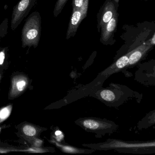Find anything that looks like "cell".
I'll use <instances>...</instances> for the list:
<instances>
[{
  "mask_svg": "<svg viewBox=\"0 0 155 155\" xmlns=\"http://www.w3.org/2000/svg\"><path fill=\"white\" fill-rule=\"evenodd\" d=\"M135 80L145 86H155V62L139 65L136 72Z\"/></svg>",
  "mask_w": 155,
  "mask_h": 155,
  "instance_id": "cell-7",
  "label": "cell"
},
{
  "mask_svg": "<svg viewBox=\"0 0 155 155\" xmlns=\"http://www.w3.org/2000/svg\"><path fill=\"white\" fill-rule=\"evenodd\" d=\"M101 100L107 102L113 106H118L132 98H135L140 103L143 99V94L137 93L125 86L114 84L108 88L103 89L97 94Z\"/></svg>",
  "mask_w": 155,
  "mask_h": 155,
  "instance_id": "cell-2",
  "label": "cell"
},
{
  "mask_svg": "<svg viewBox=\"0 0 155 155\" xmlns=\"http://www.w3.org/2000/svg\"><path fill=\"white\" fill-rule=\"evenodd\" d=\"M131 52L127 53L126 54L119 57L114 64L110 66L108 69V73L111 74L120 71L124 72L129 62V56Z\"/></svg>",
  "mask_w": 155,
  "mask_h": 155,
  "instance_id": "cell-12",
  "label": "cell"
},
{
  "mask_svg": "<svg viewBox=\"0 0 155 155\" xmlns=\"http://www.w3.org/2000/svg\"><path fill=\"white\" fill-rule=\"evenodd\" d=\"M7 51L8 47L0 48V65H2L4 62Z\"/></svg>",
  "mask_w": 155,
  "mask_h": 155,
  "instance_id": "cell-20",
  "label": "cell"
},
{
  "mask_svg": "<svg viewBox=\"0 0 155 155\" xmlns=\"http://www.w3.org/2000/svg\"><path fill=\"white\" fill-rule=\"evenodd\" d=\"M8 20L5 18L0 25V38H3L6 35L8 27Z\"/></svg>",
  "mask_w": 155,
  "mask_h": 155,
  "instance_id": "cell-19",
  "label": "cell"
},
{
  "mask_svg": "<svg viewBox=\"0 0 155 155\" xmlns=\"http://www.w3.org/2000/svg\"><path fill=\"white\" fill-rule=\"evenodd\" d=\"M12 106H8L0 110V123L6 120L10 116L12 112Z\"/></svg>",
  "mask_w": 155,
  "mask_h": 155,
  "instance_id": "cell-17",
  "label": "cell"
},
{
  "mask_svg": "<svg viewBox=\"0 0 155 155\" xmlns=\"http://www.w3.org/2000/svg\"><path fill=\"white\" fill-rule=\"evenodd\" d=\"M0 132H1V128H0Z\"/></svg>",
  "mask_w": 155,
  "mask_h": 155,
  "instance_id": "cell-24",
  "label": "cell"
},
{
  "mask_svg": "<svg viewBox=\"0 0 155 155\" xmlns=\"http://www.w3.org/2000/svg\"><path fill=\"white\" fill-rule=\"evenodd\" d=\"M117 2L114 0H106L98 11L97 18V31L100 32L101 28L109 22L117 13V7L116 6Z\"/></svg>",
  "mask_w": 155,
  "mask_h": 155,
  "instance_id": "cell-8",
  "label": "cell"
},
{
  "mask_svg": "<svg viewBox=\"0 0 155 155\" xmlns=\"http://www.w3.org/2000/svg\"><path fill=\"white\" fill-rule=\"evenodd\" d=\"M51 143L60 149L63 153H66L71 154H83V153H91L94 152V149L93 150H88V149H81V148H77L71 146L67 145L62 144L61 143L56 142L55 140L52 139L50 141Z\"/></svg>",
  "mask_w": 155,
  "mask_h": 155,
  "instance_id": "cell-11",
  "label": "cell"
},
{
  "mask_svg": "<svg viewBox=\"0 0 155 155\" xmlns=\"http://www.w3.org/2000/svg\"><path fill=\"white\" fill-rule=\"evenodd\" d=\"M88 3L89 0H85L80 8L73 10L66 33V39L74 37L76 34L79 25L87 15Z\"/></svg>",
  "mask_w": 155,
  "mask_h": 155,
  "instance_id": "cell-6",
  "label": "cell"
},
{
  "mask_svg": "<svg viewBox=\"0 0 155 155\" xmlns=\"http://www.w3.org/2000/svg\"><path fill=\"white\" fill-rule=\"evenodd\" d=\"M85 0H73L72 4L73 10V9H78L83 5Z\"/></svg>",
  "mask_w": 155,
  "mask_h": 155,
  "instance_id": "cell-21",
  "label": "cell"
},
{
  "mask_svg": "<svg viewBox=\"0 0 155 155\" xmlns=\"http://www.w3.org/2000/svg\"><path fill=\"white\" fill-rule=\"evenodd\" d=\"M41 32V17L39 12L32 13L27 18L21 31L22 47L38 46Z\"/></svg>",
  "mask_w": 155,
  "mask_h": 155,
  "instance_id": "cell-3",
  "label": "cell"
},
{
  "mask_svg": "<svg viewBox=\"0 0 155 155\" xmlns=\"http://www.w3.org/2000/svg\"><path fill=\"white\" fill-rule=\"evenodd\" d=\"M75 123L87 132L99 135L113 133L118 127L114 122L94 117L79 118Z\"/></svg>",
  "mask_w": 155,
  "mask_h": 155,
  "instance_id": "cell-4",
  "label": "cell"
},
{
  "mask_svg": "<svg viewBox=\"0 0 155 155\" xmlns=\"http://www.w3.org/2000/svg\"><path fill=\"white\" fill-rule=\"evenodd\" d=\"M90 147L94 150L114 149L119 153H155V140L128 141L109 139L105 143L91 144Z\"/></svg>",
  "mask_w": 155,
  "mask_h": 155,
  "instance_id": "cell-1",
  "label": "cell"
},
{
  "mask_svg": "<svg viewBox=\"0 0 155 155\" xmlns=\"http://www.w3.org/2000/svg\"><path fill=\"white\" fill-rule=\"evenodd\" d=\"M37 0H21L14 6L11 20V29L14 31L28 15Z\"/></svg>",
  "mask_w": 155,
  "mask_h": 155,
  "instance_id": "cell-5",
  "label": "cell"
},
{
  "mask_svg": "<svg viewBox=\"0 0 155 155\" xmlns=\"http://www.w3.org/2000/svg\"><path fill=\"white\" fill-rule=\"evenodd\" d=\"M0 78H1V76H0Z\"/></svg>",
  "mask_w": 155,
  "mask_h": 155,
  "instance_id": "cell-25",
  "label": "cell"
},
{
  "mask_svg": "<svg viewBox=\"0 0 155 155\" xmlns=\"http://www.w3.org/2000/svg\"><path fill=\"white\" fill-rule=\"evenodd\" d=\"M155 125V109L147 113L137 123V129L138 130L146 129Z\"/></svg>",
  "mask_w": 155,
  "mask_h": 155,
  "instance_id": "cell-13",
  "label": "cell"
},
{
  "mask_svg": "<svg viewBox=\"0 0 155 155\" xmlns=\"http://www.w3.org/2000/svg\"><path fill=\"white\" fill-rule=\"evenodd\" d=\"M68 0H57L55 3V6L53 14L54 17H57L61 12L64 6L66 5V3Z\"/></svg>",
  "mask_w": 155,
  "mask_h": 155,
  "instance_id": "cell-16",
  "label": "cell"
},
{
  "mask_svg": "<svg viewBox=\"0 0 155 155\" xmlns=\"http://www.w3.org/2000/svg\"><path fill=\"white\" fill-rule=\"evenodd\" d=\"M45 128L39 127L31 124H26L22 127V132L27 137L35 138L37 137L40 133L45 130Z\"/></svg>",
  "mask_w": 155,
  "mask_h": 155,
  "instance_id": "cell-15",
  "label": "cell"
},
{
  "mask_svg": "<svg viewBox=\"0 0 155 155\" xmlns=\"http://www.w3.org/2000/svg\"><path fill=\"white\" fill-rule=\"evenodd\" d=\"M28 84V79L24 76H16L14 77L12 80L10 97H15L21 94L26 89Z\"/></svg>",
  "mask_w": 155,
  "mask_h": 155,
  "instance_id": "cell-10",
  "label": "cell"
},
{
  "mask_svg": "<svg viewBox=\"0 0 155 155\" xmlns=\"http://www.w3.org/2000/svg\"><path fill=\"white\" fill-rule=\"evenodd\" d=\"M117 22L118 14L116 13L111 20L101 28L100 42L103 44L108 45L114 43V34L116 31Z\"/></svg>",
  "mask_w": 155,
  "mask_h": 155,
  "instance_id": "cell-9",
  "label": "cell"
},
{
  "mask_svg": "<svg viewBox=\"0 0 155 155\" xmlns=\"http://www.w3.org/2000/svg\"><path fill=\"white\" fill-rule=\"evenodd\" d=\"M43 143V141L42 140L38 139V138H35V139L34 140L33 144L34 147H41L42 146Z\"/></svg>",
  "mask_w": 155,
  "mask_h": 155,
  "instance_id": "cell-22",
  "label": "cell"
},
{
  "mask_svg": "<svg viewBox=\"0 0 155 155\" xmlns=\"http://www.w3.org/2000/svg\"><path fill=\"white\" fill-rule=\"evenodd\" d=\"M146 51L144 49H138L132 51L129 57V62L124 72H126L127 68H131L135 66L142 60Z\"/></svg>",
  "mask_w": 155,
  "mask_h": 155,
  "instance_id": "cell-14",
  "label": "cell"
},
{
  "mask_svg": "<svg viewBox=\"0 0 155 155\" xmlns=\"http://www.w3.org/2000/svg\"><path fill=\"white\" fill-rule=\"evenodd\" d=\"M25 152L31 153H44L48 152H54L55 151L53 147H47V148H42V147H33L29 148L27 150H24Z\"/></svg>",
  "mask_w": 155,
  "mask_h": 155,
  "instance_id": "cell-18",
  "label": "cell"
},
{
  "mask_svg": "<svg viewBox=\"0 0 155 155\" xmlns=\"http://www.w3.org/2000/svg\"><path fill=\"white\" fill-rule=\"evenodd\" d=\"M152 43H153V44L155 45V35L153 37V39H152Z\"/></svg>",
  "mask_w": 155,
  "mask_h": 155,
  "instance_id": "cell-23",
  "label": "cell"
}]
</instances>
